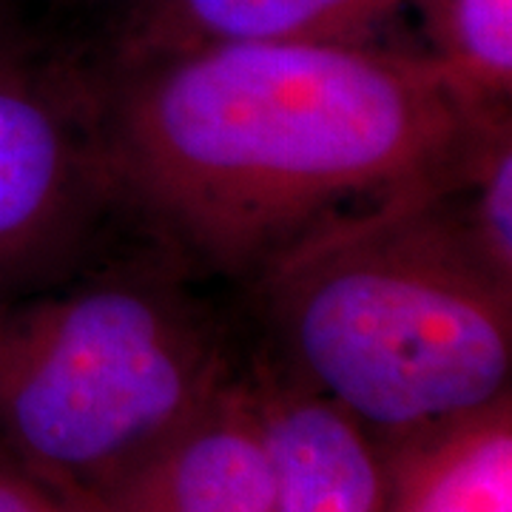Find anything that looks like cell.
<instances>
[{"label": "cell", "mask_w": 512, "mask_h": 512, "mask_svg": "<svg viewBox=\"0 0 512 512\" xmlns=\"http://www.w3.org/2000/svg\"><path fill=\"white\" fill-rule=\"evenodd\" d=\"M379 453L382 512H512L510 396Z\"/></svg>", "instance_id": "obj_8"}, {"label": "cell", "mask_w": 512, "mask_h": 512, "mask_svg": "<svg viewBox=\"0 0 512 512\" xmlns=\"http://www.w3.org/2000/svg\"><path fill=\"white\" fill-rule=\"evenodd\" d=\"M248 379L274 456V512H382V453L356 421L262 353Z\"/></svg>", "instance_id": "obj_6"}, {"label": "cell", "mask_w": 512, "mask_h": 512, "mask_svg": "<svg viewBox=\"0 0 512 512\" xmlns=\"http://www.w3.org/2000/svg\"><path fill=\"white\" fill-rule=\"evenodd\" d=\"M151 248L0 299V450L100 495L237 382L231 330Z\"/></svg>", "instance_id": "obj_3"}, {"label": "cell", "mask_w": 512, "mask_h": 512, "mask_svg": "<svg viewBox=\"0 0 512 512\" xmlns=\"http://www.w3.org/2000/svg\"><path fill=\"white\" fill-rule=\"evenodd\" d=\"M427 55L484 109L512 103V0H413Z\"/></svg>", "instance_id": "obj_9"}, {"label": "cell", "mask_w": 512, "mask_h": 512, "mask_svg": "<svg viewBox=\"0 0 512 512\" xmlns=\"http://www.w3.org/2000/svg\"><path fill=\"white\" fill-rule=\"evenodd\" d=\"M407 0H117L94 63H131L214 43L365 40Z\"/></svg>", "instance_id": "obj_7"}, {"label": "cell", "mask_w": 512, "mask_h": 512, "mask_svg": "<svg viewBox=\"0 0 512 512\" xmlns=\"http://www.w3.org/2000/svg\"><path fill=\"white\" fill-rule=\"evenodd\" d=\"M97 3H103V6H106V12H109V9L114 6V3H117V0H97Z\"/></svg>", "instance_id": "obj_13"}, {"label": "cell", "mask_w": 512, "mask_h": 512, "mask_svg": "<svg viewBox=\"0 0 512 512\" xmlns=\"http://www.w3.org/2000/svg\"><path fill=\"white\" fill-rule=\"evenodd\" d=\"M114 217L89 60L35 35L0 46V299L100 256Z\"/></svg>", "instance_id": "obj_4"}, {"label": "cell", "mask_w": 512, "mask_h": 512, "mask_svg": "<svg viewBox=\"0 0 512 512\" xmlns=\"http://www.w3.org/2000/svg\"><path fill=\"white\" fill-rule=\"evenodd\" d=\"M456 188L336 217L245 282L262 356L376 447L510 396L512 282L467 234Z\"/></svg>", "instance_id": "obj_2"}, {"label": "cell", "mask_w": 512, "mask_h": 512, "mask_svg": "<svg viewBox=\"0 0 512 512\" xmlns=\"http://www.w3.org/2000/svg\"><path fill=\"white\" fill-rule=\"evenodd\" d=\"M456 205L487 265L512 282V126L495 134L473 174L458 185Z\"/></svg>", "instance_id": "obj_10"}, {"label": "cell", "mask_w": 512, "mask_h": 512, "mask_svg": "<svg viewBox=\"0 0 512 512\" xmlns=\"http://www.w3.org/2000/svg\"><path fill=\"white\" fill-rule=\"evenodd\" d=\"M94 498L106 512H274L276 467L248 362L237 382Z\"/></svg>", "instance_id": "obj_5"}, {"label": "cell", "mask_w": 512, "mask_h": 512, "mask_svg": "<svg viewBox=\"0 0 512 512\" xmlns=\"http://www.w3.org/2000/svg\"><path fill=\"white\" fill-rule=\"evenodd\" d=\"M0 512H106L89 493L43 478L0 450Z\"/></svg>", "instance_id": "obj_11"}, {"label": "cell", "mask_w": 512, "mask_h": 512, "mask_svg": "<svg viewBox=\"0 0 512 512\" xmlns=\"http://www.w3.org/2000/svg\"><path fill=\"white\" fill-rule=\"evenodd\" d=\"M26 35H32V32H26V26H23L20 0H0V46H9Z\"/></svg>", "instance_id": "obj_12"}, {"label": "cell", "mask_w": 512, "mask_h": 512, "mask_svg": "<svg viewBox=\"0 0 512 512\" xmlns=\"http://www.w3.org/2000/svg\"><path fill=\"white\" fill-rule=\"evenodd\" d=\"M89 66L120 217L194 276L248 282L336 217L456 188L512 126L510 109L473 103L427 52L367 40Z\"/></svg>", "instance_id": "obj_1"}]
</instances>
